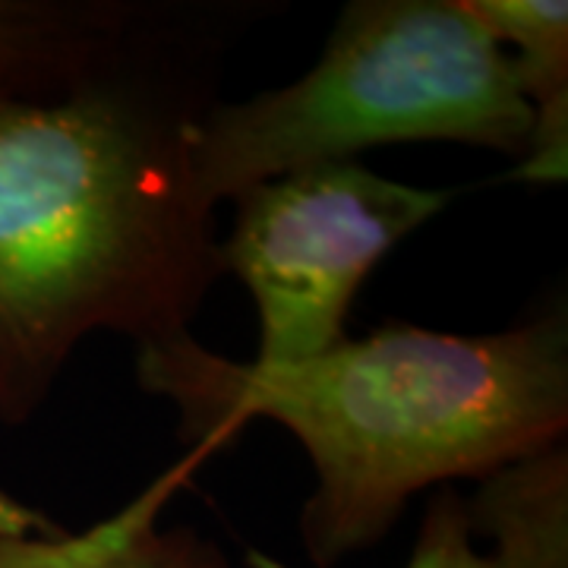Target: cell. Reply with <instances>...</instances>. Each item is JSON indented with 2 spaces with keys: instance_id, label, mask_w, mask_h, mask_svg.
Segmentation results:
<instances>
[{
  "instance_id": "9",
  "label": "cell",
  "mask_w": 568,
  "mask_h": 568,
  "mask_svg": "<svg viewBox=\"0 0 568 568\" xmlns=\"http://www.w3.org/2000/svg\"><path fill=\"white\" fill-rule=\"evenodd\" d=\"M250 568H291L265 556L260 549L246 552ZM405 568H503L489 552L474 547V534L467 528L465 496L452 487H439L426 506L424 521L414 540V552Z\"/></svg>"
},
{
  "instance_id": "2",
  "label": "cell",
  "mask_w": 568,
  "mask_h": 568,
  "mask_svg": "<svg viewBox=\"0 0 568 568\" xmlns=\"http://www.w3.org/2000/svg\"><path fill=\"white\" fill-rule=\"evenodd\" d=\"M136 366L196 448L224 446L246 420L301 443L316 474L301 508L313 568L376 547L424 489L566 443V310L493 335L392 323L291 366L227 361L183 335L140 351Z\"/></svg>"
},
{
  "instance_id": "3",
  "label": "cell",
  "mask_w": 568,
  "mask_h": 568,
  "mask_svg": "<svg viewBox=\"0 0 568 568\" xmlns=\"http://www.w3.org/2000/svg\"><path fill=\"white\" fill-rule=\"evenodd\" d=\"M530 126L506 48L465 0H354L301 80L209 104L186 159L219 209L256 183L395 142H462L518 164Z\"/></svg>"
},
{
  "instance_id": "1",
  "label": "cell",
  "mask_w": 568,
  "mask_h": 568,
  "mask_svg": "<svg viewBox=\"0 0 568 568\" xmlns=\"http://www.w3.org/2000/svg\"><path fill=\"white\" fill-rule=\"evenodd\" d=\"M250 3H193L162 39L54 102L0 104V424H26L95 332L190 335L224 275L190 178L209 70Z\"/></svg>"
},
{
  "instance_id": "7",
  "label": "cell",
  "mask_w": 568,
  "mask_h": 568,
  "mask_svg": "<svg viewBox=\"0 0 568 568\" xmlns=\"http://www.w3.org/2000/svg\"><path fill=\"white\" fill-rule=\"evenodd\" d=\"M465 511L474 540H489L503 568H568L566 443L487 474Z\"/></svg>"
},
{
  "instance_id": "5",
  "label": "cell",
  "mask_w": 568,
  "mask_h": 568,
  "mask_svg": "<svg viewBox=\"0 0 568 568\" xmlns=\"http://www.w3.org/2000/svg\"><path fill=\"white\" fill-rule=\"evenodd\" d=\"M193 3L0 0V104L54 102L159 41Z\"/></svg>"
},
{
  "instance_id": "8",
  "label": "cell",
  "mask_w": 568,
  "mask_h": 568,
  "mask_svg": "<svg viewBox=\"0 0 568 568\" xmlns=\"http://www.w3.org/2000/svg\"><path fill=\"white\" fill-rule=\"evenodd\" d=\"M205 455L203 448H193L155 487L114 515V537L92 568H231L215 540L193 528H159L162 506Z\"/></svg>"
},
{
  "instance_id": "6",
  "label": "cell",
  "mask_w": 568,
  "mask_h": 568,
  "mask_svg": "<svg viewBox=\"0 0 568 568\" xmlns=\"http://www.w3.org/2000/svg\"><path fill=\"white\" fill-rule=\"evenodd\" d=\"M467 13L506 48L518 92L530 108V140L515 178L562 183L568 174V3L465 0Z\"/></svg>"
},
{
  "instance_id": "4",
  "label": "cell",
  "mask_w": 568,
  "mask_h": 568,
  "mask_svg": "<svg viewBox=\"0 0 568 568\" xmlns=\"http://www.w3.org/2000/svg\"><path fill=\"white\" fill-rule=\"evenodd\" d=\"M234 205L222 265L260 310V354L250 364L291 366L345 345L364 278L446 209L448 190L335 162L256 183Z\"/></svg>"
}]
</instances>
